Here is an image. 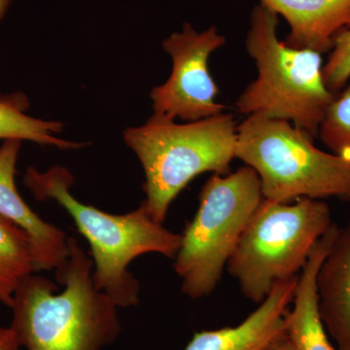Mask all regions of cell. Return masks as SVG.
<instances>
[{"mask_svg":"<svg viewBox=\"0 0 350 350\" xmlns=\"http://www.w3.org/2000/svg\"><path fill=\"white\" fill-rule=\"evenodd\" d=\"M66 264L56 271L57 286L31 273L14 295L10 328L25 350H103L122 331L118 306L94 282L93 259L68 238Z\"/></svg>","mask_w":350,"mask_h":350,"instance_id":"6da1fadb","label":"cell"},{"mask_svg":"<svg viewBox=\"0 0 350 350\" xmlns=\"http://www.w3.org/2000/svg\"><path fill=\"white\" fill-rule=\"evenodd\" d=\"M75 176L66 167L45 172L27 167L25 187L38 200H54L75 221L91 247L96 287L118 308L139 304L140 283L128 267L135 258L157 253L174 259L181 246V234L170 232L152 219L145 202L125 214H110L84 204L71 194Z\"/></svg>","mask_w":350,"mask_h":350,"instance_id":"7a4b0ae2","label":"cell"},{"mask_svg":"<svg viewBox=\"0 0 350 350\" xmlns=\"http://www.w3.org/2000/svg\"><path fill=\"white\" fill-rule=\"evenodd\" d=\"M278 25L275 11L261 2L254 6L245 47L258 75L236 107L246 116L286 120L314 139L335 94L324 82L321 54L287 45L278 38Z\"/></svg>","mask_w":350,"mask_h":350,"instance_id":"3957f363","label":"cell"},{"mask_svg":"<svg viewBox=\"0 0 350 350\" xmlns=\"http://www.w3.org/2000/svg\"><path fill=\"white\" fill-rule=\"evenodd\" d=\"M123 135L144 167L147 211L163 224L170 204L198 175L230 174L238 126L234 116L224 112L187 124L153 115Z\"/></svg>","mask_w":350,"mask_h":350,"instance_id":"277c9868","label":"cell"},{"mask_svg":"<svg viewBox=\"0 0 350 350\" xmlns=\"http://www.w3.org/2000/svg\"><path fill=\"white\" fill-rule=\"evenodd\" d=\"M286 120L251 115L238 126L236 158L257 172L264 200L350 202V159L320 150Z\"/></svg>","mask_w":350,"mask_h":350,"instance_id":"5b68a950","label":"cell"},{"mask_svg":"<svg viewBox=\"0 0 350 350\" xmlns=\"http://www.w3.org/2000/svg\"><path fill=\"white\" fill-rule=\"evenodd\" d=\"M331 211L321 200L289 204L262 199L227 264L243 296L260 305L278 282L298 276L320 239Z\"/></svg>","mask_w":350,"mask_h":350,"instance_id":"8992f818","label":"cell"},{"mask_svg":"<svg viewBox=\"0 0 350 350\" xmlns=\"http://www.w3.org/2000/svg\"><path fill=\"white\" fill-rule=\"evenodd\" d=\"M262 199L261 181L248 165L232 174H213L206 182L174 258L186 296L198 300L213 294Z\"/></svg>","mask_w":350,"mask_h":350,"instance_id":"52a82bcc","label":"cell"},{"mask_svg":"<svg viewBox=\"0 0 350 350\" xmlns=\"http://www.w3.org/2000/svg\"><path fill=\"white\" fill-rule=\"evenodd\" d=\"M225 43L214 25L198 31L189 23L163 40V49L174 66L167 82L152 90L154 115L195 122L224 112V105L216 101L219 90L209 72L208 59Z\"/></svg>","mask_w":350,"mask_h":350,"instance_id":"ba28073f","label":"cell"},{"mask_svg":"<svg viewBox=\"0 0 350 350\" xmlns=\"http://www.w3.org/2000/svg\"><path fill=\"white\" fill-rule=\"evenodd\" d=\"M21 145L22 140L6 139L0 146V215L29 234L36 273L57 271L68 260V238L63 230L34 213L18 192L15 174Z\"/></svg>","mask_w":350,"mask_h":350,"instance_id":"9c48e42d","label":"cell"},{"mask_svg":"<svg viewBox=\"0 0 350 350\" xmlns=\"http://www.w3.org/2000/svg\"><path fill=\"white\" fill-rule=\"evenodd\" d=\"M299 275L276 283L243 323L196 333L185 350H262L286 330L285 315L293 301Z\"/></svg>","mask_w":350,"mask_h":350,"instance_id":"30bf717a","label":"cell"},{"mask_svg":"<svg viewBox=\"0 0 350 350\" xmlns=\"http://www.w3.org/2000/svg\"><path fill=\"white\" fill-rule=\"evenodd\" d=\"M289 25L284 42L325 54L338 34L350 29V0H259Z\"/></svg>","mask_w":350,"mask_h":350,"instance_id":"8fae6325","label":"cell"},{"mask_svg":"<svg viewBox=\"0 0 350 350\" xmlns=\"http://www.w3.org/2000/svg\"><path fill=\"white\" fill-rule=\"evenodd\" d=\"M320 317L338 350H350V221L338 229L317 278Z\"/></svg>","mask_w":350,"mask_h":350,"instance_id":"7c38bea8","label":"cell"},{"mask_svg":"<svg viewBox=\"0 0 350 350\" xmlns=\"http://www.w3.org/2000/svg\"><path fill=\"white\" fill-rule=\"evenodd\" d=\"M338 229L332 224L328 231L315 244L306 266L299 275L294 295V306L288 310L286 332L296 350H337L332 345L319 308L317 278Z\"/></svg>","mask_w":350,"mask_h":350,"instance_id":"4fadbf2b","label":"cell"},{"mask_svg":"<svg viewBox=\"0 0 350 350\" xmlns=\"http://www.w3.org/2000/svg\"><path fill=\"white\" fill-rule=\"evenodd\" d=\"M27 105L23 94H10L0 98V139L29 140L64 150L86 146L84 142H68L55 137L63 131L64 124L27 116L24 112Z\"/></svg>","mask_w":350,"mask_h":350,"instance_id":"5bb4252c","label":"cell"},{"mask_svg":"<svg viewBox=\"0 0 350 350\" xmlns=\"http://www.w3.org/2000/svg\"><path fill=\"white\" fill-rule=\"evenodd\" d=\"M33 273L36 269L29 234L0 215V304L11 308L20 283Z\"/></svg>","mask_w":350,"mask_h":350,"instance_id":"9a60e30c","label":"cell"},{"mask_svg":"<svg viewBox=\"0 0 350 350\" xmlns=\"http://www.w3.org/2000/svg\"><path fill=\"white\" fill-rule=\"evenodd\" d=\"M317 137L332 153L350 159V86L334 96Z\"/></svg>","mask_w":350,"mask_h":350,"instance_id":"2e32d148","label":"cell"},{"mask_svg":"<svg viewBox=\"0 0 350 350\" xmlns=\"http://www.w3.org/2000/svg\"><path fill=\"white\" fill-rule=\"evenodd\" d=\"M323 79L329 91L335 94L347 86L350 79V29L336 38L323 66Z\"/></svg>","mask_w":350,"mask_h":350,"instance_id":"e0dca14e","label":"cell"},{"mask_svg":"<svg viewBox=\"0 0 350 350\" xmlns=\"http://www.w3.org/2000/svg\"><path fill=\"white\" fill-rule=\"evenodd\" d=\"M10 327H0V350H21Z\"/></svg>","mask_w":350,"mask_h":350,"instance_id":"ac0fdd59","label":"cell"},{"mask_svg":"<svg viewBox=\"0 0 350 350\" xmlns=\"http://www.w3.org/2000/svg\"><path fill=\"white\" fill-rule=\"evenodd\" d=\"M262 350H296L286 330L278 336L264 349Z\"/></svg>","mask_w":350,"mask_h":350,"instance_id":"d6986e66","label":"cell"},{"mask_svg":"<svg viewBox=\"0 0 350 350\" xmlns=\"http://www.w3.org/2000/svg\"><path fill=\"white\" fill-rule=\"evenodd\" d=\"M14 0H0V21L3 19L4 16L8 11L9 7L13 3Z\"/></svg>","mask_w":350,"mask_h":350,"instance_id":"ffe728a7","label":"cell"}]
</instances>
